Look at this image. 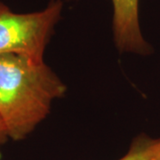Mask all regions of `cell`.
<instances>
[{
    "label": "cell",
    "instance_id": "obj_1",
    "mask_svg": "<svg viewBox=\"0 0 160 160\" xmlns=\"http://www.w3.org/2000/svg\"><path fill=\"white\" fill-rule=\"evenodd\" d=\"M67 87L44 61L0 56V119L9 139L22 141L49 114Z\"/></svg>",
    "mask_w": 160,
    "mask_h": 160
},
{
    "label": "cell",
    "instance_id": "obj_2",
    "mask_svg": "<svg viewBox=\"0 0 160 160\" xmlns=\"http://www.w3.org/2000/svg\"><path fill=\"white\" fill-rule=\"evenodd\" d=\"M62 10L61 0H52L44 10L28 13L14 12L0 2V56L18 54L44 61Z\"/></svg>",
    "mask_w": 160,
    "mask_h": 160
},
{
    "label": "cell",
    "instance_id": "obj_3",
    "mask_svg": "<svg viewBox=\"0 0 160 160\" xmlns=\"http://www.w3.org/2000/svg\"><path fill=\"white\" fill-rule=\"evenodd\" d=\"M113 5V35L122 52L148 55L152 48L143 38L139 22V0H111Z\"/></svg>",
    "mask_w": 160,
    "mask_h": 160
},
{
    "label": "cell",
    "instance_id": "obj_4",
    "mask_svg": "<svg viewBox=\"0 0 160 160\" xmlns=\"http://www.w3.org/2000/svg\"><path fill=\"white\" fill-rule=\"evenodd\" d=\"M118 160H160V137L139 134L132 140L127 152Z\"/></svg>",
    "mask_w": 160,
    "mask_h": 160
},
{
    "label": "cell",
    "instance_id": "obj_5",
    "mask_svg": "<svg viewBox=\"0 0 160 160\" xmlns=\"http://www.w3.org/2000/svg\"><path fill=\"white\" fill-rule=\"evenodd\" d=\"M8 139L9 138H8V135H7L5 126H4V124L2 123V121L0 119V148L7 142Z\"/></svg>",
    "mask_w": 160,
    "mask_h": 160
}]
</instances>
